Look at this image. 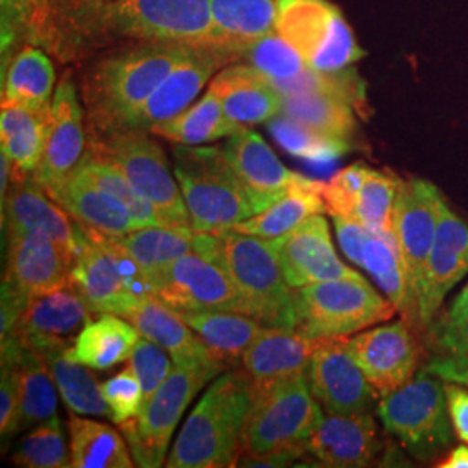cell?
I'll list each match as a JSON object with an SVG mask.
<instances>
[{
  "label": "cell",
  "instance_id": "obj_1",
  "mask_svg": "<svg viewBox=\"0 0 468 468\" xmlns=\"http://www.w3.org/2000/svg\"><path fill=\"white\" fill-rule=\"evenodd\" d=\"M148 42L220 50L210 0H38L25 40L67 67Z\"/></svg>",
  "mask_w": 468,
  "mask_h": 468
},
{
  "label": "cell",
  "instance_id": "obj_2",
  "mask_svg": "<svg viewBox=\"0 0 468 468\" xmlns=\"http://www.w3.org/2000/svg\"><path fill=\"white\" fill-rule=\"evenodd\" d=\"M198 48L148 42L108 50L82 65L80 96L89 134L122 131L168 73Z\"/></svg>",
  "mask_w": 468,
  "mask_h": 468
},
{
  "label": "cell",
  "instance_id": "obj_3",
  "mask_svg": "<svg viewBox=\"0 0 468 468\" xmlns=\"http://www.w3.org/2000/svg\"><path fill=\"white\" fill-rule=\"evenodd\" d=\"M253 398L255 387L245 369L218 377L189 413L165 467H236Z\"/></svg>",
  "mask_w": 468,
  "mask_h": 468
},
{
  "label": "cell",
  "instance_id": "obj_4",
  "mask_svg": "<svg viewBox=\"0 0 468 468\" xmlns=\"http://www.w3.org/2000/svg\"><path fill=\"white\" fill-rule=\"evenodd\" d=\"M195 251L224 269L247 303L249 316L269 328L297 330L295 290L268 239L238 233L197 231Z\"/></svg>",
  "mask_w": 468,
  "mask_h": 468
},
{
  "label": "cell",
  "instance_id": "obj_5",
  "mask_svg": "<svg viewBox=\"0 0 468 468\" xmlns=\"http://www.w3.org/2000/svg\"><path fill=\"white\" fill-rule=\"evenodd\" d=\"M174 174L195 231H229L238 222L257 214L224 148L177 144L174 148Z\"/></svg>",
  "mask_w": 468,
  "mask_h": 468
},
{
  "label": "cell",
  "instance_id": "obj_6",
  "mask_svg": "<svg viewBox=\"0 0 468 468\" xmlns=\"http://www.w3.org/2000/svg\"><path fill=\"white\" fill-rule=\"evenodd\" d=\"M321 415L307 375L257 390L243 431L241 456L292 452L301 458Z\"/></svg>",
  "mask_w": 468,
  "mask_h": 468
},
{
  "label": "cell",
  "instance_id": "obj_7",
  "mask_svg": "<svg viewBox=\"0 0 468 468\" xmlns=\"http://www.w3.org/2000/svg\"><path fill=\"white\" fill-rule=\"evenodd\" d=\"M226 365L218 359L187 365H174L167 380L143 402L134 419L120 423L137 467L165 465L174 431L186 408L212 378H218Z\"/></svg>",
  "mask_w": 468,
  "mask_h": 468
},
{
  "label": "cell",
  "instance_id": "obj_8",
  "mask_svg": "<svg viewBox=\"0 0 468 468\" xmlns=\"http://www.w3.org/2000/svg\"><path fill=\"white\" fill-rule=\"evenodd\" d=\"M87 148L98 153L134 185L170 228H191L183 191L174 179L167 154L151 139L150 131L123 129L112 134L90 135Z\"/></svg>",
  "mask_w": 468,
  "mask_h": 468
},
{
  "label": "cell",
  "instance_id": "obj_9",
  "mask_svg": "<svg viewBox=\"0 0 468 468\" xmlns=\"http://www.w3.org/2000/svg\"><path fill=\"white\" fill-rule=\"evenodd\" d=\"M293 290L297 332L313 338L349 336L398 313L361 274Z\"/></svg>",
  "mask_w": 468,
  "mask_h": 468
},
{
  "label": "cell",
  "instance_id": "obj_10",
  "mask_svg": "<svg viewBox=\"0 0 468 468\" xmlns=\"http://www.w3.org/2000/svg\"><path fill=\"white\" fill-rule=\"evenodd\" d=\"M377 413L385 431L419 460H431L452 444L454 429L444 382L423 368L408 384L384 396Z\"/></svg>",
  "mask_w": 468,
  "mask_h": 468
},
{
  "label": "cell",
  "instance_id": "obj_11",
  "mask_svg": "<svg viewBox=\"0 0 468 468\" xmlns=\"http://www.w3.org/2000/svg\"><path fill=\"white\" fill-rule=\"evenodd\" d=\"M82 231L84 247L75 259L69 284L94 314L125 318L141 299L153 295L150 284L115 238L85 228Z\"/></svg>",
  "mask_w": 468,
  "mask_h": 468
},
{
  "label": "cell",
  "instance_id": "obj_12",
  "mask_svg": "<svg viewBox=\"0 0 468 468\" xmlns=\"http://www.w3.org/2000/svg\"><path fill=\"white\" fill-rule=\"evenodd\" d=\"M276 32L316 71L346 69L367 54L328 0H276Z\"/></svg>",
  "mask_w": 468,
  "mask_h": 468
},
{
  "label": "cell",
  "instance_id": "obj_13",
  "mask_svg": "<svg viewBox=\"0 0 468 468\" xmlns=\"http://www.w3.org/2000/svg\"><path fill=\"white\" fill-rule=\"evenodd\" d=\"M305 375L326 413L368 415L378 408L380 394L354 361L347 336H319Z\"/></svg>",
  "mask_w": 468,
  "mask_h": 468
},
{
  "label": "cell",
  "instance_id": "obj_14",
  "mask_svg": "<svg viewBox=\"0 0 468 468\" xmlns=\"http://www.w3.org/2000/svg\"><path fill=\"white\" fill-rule=\"evenodd\" d=\"M156 299L177 311H220L247 314L249 309L229 274L216 262L189 251L151 283Z\"/></svg>",
  "mask_w": 468,
  "mask_h": 468
},
{
  "label": "cell",
  "instance_id": "obj_15",
  "mask_svg": "<svg viewBox=\"0 0 468 468\" xmlns=\"http://www.w3.org/2000/svg\"><path fill=\"white\" fill-rule=\"evenodd\" d=\"M444 203L446 201L442 200L439 189L429 181H399L394 201L392 231L398 241L411 299L415 302L417 311L423 288L425 264L434 245Z\"/></svg>",
  "mask_w": 468,
  "mask_h": 468
},
{
  "label": "cell",
  "instance_id": "obj_16",
  "mask_svg": "<svg viewBox=\"0 0 468 468\" xmlns=\"http://www.w3.org/2000/svg\"><path fill=\"white\" fill-rule=\"evenodd\" d=\"M92 314L82 295L69 284L28 302L15 328L2 342H15L40 356L67 352L85 324L92 321Z\"/></svg>",
  "mask_w": 468,
  "mask_h": 468
},
{
  "label": "cell",
  "instance_id": "obj_17",
  "mask_svg": "<svg viewBox=\"0 0 468 468\" xmlns=\"http://www.w3.org/2000/svg\"><path fill=\"white\" fill-rule=\"evenodd\" d=\"M75 255L49 234L32 229H9V250L2 284L32 301L71 282Z\"/></svg>",
  "mask_w": 468,
  "mask_h": 468
},
{
  "label": "cell",
  "instance_id": "obj_18",
  "mask_svg": "<svg viewBox=\"0 0 468 468\" xmlns=\"http://www.w3.org/2000/svg\"><path fill=\"white\" fill-rule=\"evenodd\" d=\"M415 332L402 319L349 338L354 361L382 398L415 377L423 354Z\"/></svg>",
  "mask_w": 468,
  "mask_h": 468
},
{
  "label": "cell",
  "instance_id": "obj_19",
  "mask_svg": "<svg viewBox=\"0 0 468 468\" xmlns=\"http://www.w3.org/2000/svg\"><path fill=\"white\" fill-rule=\"evenodd\" d=\"M85 108L68 69L54 90L50 102L49 133L44 156L35 170V181L46 191L68 179L87 151Z\"/></svg>",
  "mask_w": 468,
  "mask_h": 468
},
{
  "label": "cell",
  "instance_id": "obj_20",
  "mask_svg": "<svg viewBox=\"0 0 468 468\" xmlns=\"http://www.w3.org/2000/svg\"><path fill=\"white\" fill-rule=\"evenodd\" d=\"M268 243L292 288L359 276L336 257L326 218L321 214L305 218L292 231Z\"/></svg>",
  "mask_w": 468,
  "mask_h": 468
},
{
  "label": "cell",
  "instance_id": "obj_21",
  "mask_svg": "<svg viewBox=\"0 0 468 468\" xmlns=\"http://www.w3.org/2000/svg\"><path fill=\"white\" fill-rule=\"evenodd\" d=\"M231 63H236V58L229 52L207 48L193 50L189 58L168 73L123 129L151 131L154 125L181 115L198 98L212 75Z\"/></svg>",
  "mask_w": 468,
  "mask_h": 468
},
{
  "label": "cell",
  "instance_id": "obj_22",
  "mask_svg": "<svg viewBox=\"0 0 468 468\" xmlns=\"http://www.w3.org/2000/svg\"><path fill=\"white\" fill-rule=\"evenodd\" d=\"M468 272V224L444 203L434 245L425 264L419 301L420 328L427 330L446 295Z\"/></svg>",
  "mask_w": 468,
  "mask_h": 468
},
{
  "label": "cell",
  "instance_id": "obj_23",
  "mask_svg": "<svg viewBox=\"0 0 468 468\" xmlns=\"http://www.w3.org/2000/svg\"><path fill=\"white\" fill-rule=\"evenodd\" d=\"M222 148L247 187L257 214L280 200L290 189L311 181L284 167L268 143L249 127L231 135Z\"/></svg>",
  "mask_w": 468,
  "mask_h": 468
},
{
  "label": "cell",
  "instance_id": "obj_24",
  "mask_svg": "<svg viewBox=\"0 0 468 468\" xmlns=\"http://www.w3.org/2000/svg\"><path fill=\"white\" fill-rule=\"evenodd\" d=\"M305 450L324 467H367L382 452V441L371 413H328L321 415Z\"/></svg>",
  "mask_w": 468,
  "mask_h": 468
},
{
  "label": "cell",
  "instance_id": "obj_25",
  "mask_svg": "<svg viewBox=\"0 0 468 468\" xmlns=\"http://www.w3.org/2000/svg\"><path fill=\"white\" fill-rule=\"evenodd\" d=\"M5 218L9 229H32L49 234L75 257L84 247L82 228L73 222L67 210L52 200L32 176L11 181L2 210V226H5Z\"/></svg>",
  "mask_w": 468,
  "mask_h": 468
},
{
  "label": "cell",
  "instance_id": "obj_26",
  "mask_svg": "<svg viewBox=\"0 0 468 468\" xmlns=\"http://www.w3.org/2000/svg\"><path fill=\"white\" fill-rule=\"evenodd\" d=\"M224 113L239 127L271 122L283 110V94L257 68L236 61L218 69L210 87Z\"/></svg>",
  "mask_w": 468,
  "mask_h": 468
},
{
  "label": "cell",
  "instance_id": "obj_27",
  "mask_svg": "<svg viewBox=\"0 0 468 468\" xmlns=\"http://www.w3.org/2000/svg\"><path fill=\"white\" fill-rule=\"evenodd\" d=\"M318 338L297 330L269 328L251 342L241 357V368L249 375L257 390L288 378L305 375Z\"/></svg>",
  "mask_w": 468,
  "mask_h": 468
},
{
  "label": "cell",
  "instance_id": "obj_28",
  "mask_svg": "<svg viewBox=\"0 0 468 468\" xmlns=\"http://www.w3.org/2000/svg\"><path fill=\"white\" fill-rule=\"evenodd\" d=\"M50 198L61 205L69 218L85 229L120 238L139 229L125 207L112 195L90 183L82 174H73L61 185L48 189Z\"/></svg>",
  "mask_w": 468,
  "mask_h": 468
},
{
  "label": "cell",
  "instance_id": "obj_29",
  "mask_svg": "<svg viewBox=\"0 0 468 468\" xmlns=\"http://www.w3.org/2000/svg\"><path fill=\"white\" fill-rule=\"evenodd\" d=\"M141 336L162 346L172 356L174 365L214 361L200 336L165 302L148 295L125 316Z\"/></svg>",
  "mask_w": 468,
  "mask_h": 468
},
{
  "label": "cell",
  "instance_id": "obj_30",
  "mask_svg": "<svg viewBox=\"0 0 468 468\" xmlns=\"http://www.w3.org/2000/svg\"><path fill=\"white\" fill-rule=\"evenodd\" d=\"M49 110H30L27 106L2 102L0 146L11 162V181L34 176L40 165L49 133Z\"/></svg>",
  "mask_w": 468,
  "mask_h": 468
},
{
  "label": "cell",
  "instance_id": "obj_31",
  "mask_svg": "<svg viewBox=\"0 0 468 468\" xmlns=\"http://www.w3.org/2000/svg\"><path fill=\"white\" fill-rule=\"evenodd\" d=\"M218 49L239 61L241 52L276 32V0H210Z\"/></svg>",
  "mask_w": 468,
  "mask_h": 468
},
{
  "label": "cell",
  "instance_id": "obj_32",
  "mask_svg": "<svg viewBox=\"0 0 468 468\" xmlns=\"http://www.w3.org/2000/svg\"><path fill=\"white\" fill-rule=\"evenodd\" d=\"M54 84V65L42 48L25 44L2 59V102L49 110Z\"/></svg>",
  "mask_w": 468,
  "mask_h": 468
},
{
  "label": "cell",
  "instance_id": "obj_33",
  "mask_svg": "<svg viewBox=\"0 0 468 468\" xmlns=\"http://www.w3.org/2000/svg\"><path fill=\"white\" fill-rule=\"evenodd\" d=\"M2 363H9L16 369L19 429L23 431L52 419L58 408V387L46 357L5 340L2 342Z\"/></svg>",
  "mask_w": 468,
  "mask_h": 468
},
{
  "label": "cell",
  "instance_id": "obj_34",
  "mask_svg": "<svg viewBox=\"0 0 468 468\" xmlns=\"http://www.w3.org/2000/svg\"><path fill=\"white\" fill-rule=\"evenodd\" d=\"M139 332L129 319L101 314L85 324L65 356L87 368L104 371L127 361L134 352Z\"/></svg>",
  "mask_w": 468,
  "mask_h": 468
},
{
  "label": "cell",
  "instance_id": "obj_35",
  "mask_svg": "<svg viewBox=\"0 0 468 468\" xmlns=\"http://www.w3.org/2000/svg\"><path fill=\"white\" fill-rule=\"evenodd\" d=\"M359 268L368 271L373 282H377L387 299L394 303L398 313H401L402 319L415 330H421L419 311L411 299L406 269L394 233L369 231Z\"/></svg>",
  "mask_w": 468,
  "mask_h": 468
},
{
  "label": "cell",
  "instance_id": "obj_36",
  "mask_svg": "<svg viewBox=\"0 0 468 468\" xmlns=\"http://www.w3.org/2000/svg\"><path fill=\"white\" fill-rule=\"evenodd\" d=\"M177 314L197 332L210 354L224 365L241 361L249 346L266 328L257 319L238 313L177 311Z\"/></svg>",
  "mask_w": 468,
  "mask_h": 468
},
{
  "label": "cell",
  "instance_id": "obj_37",
  "mask_svg": "<svg viewBox=\"0 0 468 468\" xmlns=\"http://www.w3.org/2000/svg\"><path fill=\"white\" fill-rule=\"evenodd\" d=\"M118 247L125 251L141 269L148 284L165 269L189 251H195L197 231L193 228L150 226L115 238ZM153 293V292H151Z\"/></svg>",
  "mask_w": 468,
  "mask_h": 468
},
{
  "label": "cell",
  "instance_id": "obj_38",
  "mask_svg": "<svg viewBox=\"0 0 468 468\" xmlns=\"http://www.w3.org/2000/svg\"><path fill=\"white\" fill-rule=\"evenodd\" d=\"M323 183L309 181L307 185L290 189L280 200L269 205L266 210L245 218L234 226V231L262 239H274L297 228L305 218L326 212L321 197Z\"/></svg>",
  "mask_w": 468,
  "mask_h": 468
},
{
  "label": "cell",
  "instance_id": "obj_39",
  "mask_svg": "<svg viewBox=\"0 0 468 468\" xmlns=\"http://www.w3.org/2000/svg\"><path fill=\"white\" fill-rule=\"evenodd\" d=\"M243 129L247 127H239L228 118L218 94L208 89L197 104L185 110L181 115L154 125L150 133L176 144L198 146L222 137H231Z\"/></svg>",
  "mask_w": 468,
  "mask_h": 468
},
{
  "label": "cell",
  "instance_id": "obj_40",
  "mask_svg": "<svg viewBox=\"0 0 468 468\" xmlns=\"http://www.w3.org/2000/svg\"><path fill=\"white\" fill-rule=\"evenodd\" d=\"M69 435L73 468H131L135 465L122 434L104 423L73 415L69 419Z\"/></svg>",
  "mask_w": 468,
  "mask_h": 468
},
{
  "label": "cell",
  "instance_id": "obj_41",
  "mask_svg": "<svg viewBox=\"0 0 468 468\" xmlns=\"http://www.w3.org/2000/svg\"><path fill=\"white\" fill-rule=\"evenodd\" d=\"M354 110L349 101L334 94L303 92L283 96L282 113L319 134L351 143L356 133Z\"/></svg>",
  "mask_w": 468,
  "mask_h": 468
},
{
  "label": "cell",
  "instance_id": "obj_42",
  "mask_svg": "<svg viewBox=\"0 0 468 468\" xmlns=\"http://www.w3.org/2000/svg\"><path fill=\"white\" fill-rule=\"evenodd\" d=\"M44 357L49 365L58 392L73 415L112 419V410L102 398L101 384L87 367L69 361L65 352H50Z\"/></svg>",
  "mask_w": 468,
  "mask_h": 468
},
{
  "label": "cell",
  "instance_id": "obj_43",
  "mask_svg": "<svg viewBox=\"0 0 468 468\" xmlns=\"http://www.w3.org/2000/svg\"><path fill=\"white\" fill-rule=\"evenodd\" d=\"M75 170L120 201L139 228L165 226L154 207L135 189L134 185L112 162H108L90 148H87L84 158Z\"/></svg>",
  "mask_w": 468,
  "mask_h": 468
},
{
  "label": "cell",
  "instance_id": "obj_44",
  "mask_svg": "<svg viewBox=\"0 0 468 468\" xmlns=\"http://www.w3.org/2000/svg\"><path fill=\"white\" fill-rule=\"evenodd\" d=\"M425 332L429 363L468 369V284Z\"/></svg>",
  "mask_w": 468,
  "mask_h": 468
},
{
  "label": "cell",
  "instance_id": "obj_45",
  "mask_svg": "<svg viewBox=\"0 0 468 468\" xmlns=\"http://www.w3.org/2000/svg\"><path fill=\"white\" fill-rule=\"evenodd\" d=\"M269 131L283 150L313 164L334 162L351 150V143L319 134L283 113L269 122Z\"/></svg>",
  "mask_w": 468,
  "mask_h": 468
},
{
  "label": "cell",
  "instance_id": "obj_46",
  "mask_svg": "<svg viewBox=\"0 0 468 468\" xmlns=\"http://www.w3.org/2000/svg\"><path fill=\"white\" fill-rule=\"evenodd\" d=\"M398 187V177L371 168L365 183L354 197L352 218L365 224L371 231L394 233L392 214Z\"/></svg>",
  "mask_w": 468,
  "mask_h": 468
},
{
  "label": "cell",
  "instance_id": "obj_47",
  "mask_svg": "<svg viewBox=\"0 0 468 468\" xmlns=\"http://www.w3.org/2000/svg\"><path fill=\"white\" fill-rule=\"evenodd\" d=\"M11 462L23 468L71 467V452H68L59 419L54 415L35 425L34 431L19 441Z\"/></svg>",
  "mask_w": 468,
  "mask_h": 468
},
{
  "label": "cell",
  "instance_id": "obj_48",
  "mask_svg": "<svg viewBox=\"0 0 468 468\" xmlns=\"http://www.w3.org/2000/svg\"><path fill=\"white\" fill-rule=\"evenodd\" d=\"M239 61L257 68L271 79L272 84L290 80L307 69L301 54L290 46L278 32L264 37L251 48L241 52Z\"/></svg>",
  "mask_w": 468,
  "mask_h": 468
},
{
  "label": "cell",
  "instance_id": "obj_49",
  "mask_svg": "<svg viewBox=\"0 0 468 468\" xmlns=\"http://www.w3.org/2000/svg\"><path fill=\"white\" fill-rule=\"evenodd\" d=\"M101 390L112 410V420L117 425L134 419L144 402V390L133 367L122 369L118 375L101 384Z\"/></svg>",
  "mask_w": 468,
  "mask_h": 468
},
{
  "label": "cell",
  "instance_id": "obj_50",
  "mask_svg": "<svg viewBox=\"0 0 468 468\" xmlns=\"http://www.w3.org/2000/svg\"><path fill=\"white\" fill-rule=\"evenodd\" d=\"M129 367H133L137 378L141 380L143 390H144V401L150 399L151 396L156 392V388L167 380L172 371V363L168 359L167 351L144 336L137 340L134 352L129 357Z\"/></svg>",
  "mask_w": 468,
  "mask_h": 468
},
{
  "label": "cell",
  "instance_id": "obj_51",
  "mask_svg": "<svg viewBox=\"0 0 468 468\" xmlns=\"http://www.w3.org/2000/svg\"><path fill=\"white\" fill-rule=\"evenodd\" d=\"M38 0H0L2 59L11 56L17 46H25Z\"/></svg>",
  "mask_w": 468,
  "mask_h": 468
},
{
  "label": "cell",
  "instance_id": "obj_52",
  "mask_svg": "<svg viewBox=\"0 0 468 468\" xmlns=\"http://www.w3.org/2000/svg\"><path fill=\"white\" fill-rule=\"evenodd\" d=\"M19 388L16 369L9 363H2L0 375V432L2 439H9L19 432Z\"/></svg>",
  "mask_w": 468,
  "mask_h": 468
},
{
  "label": "cell",
  "instance_id": "obj_53",
  "mask_svg": "<svg viewBox=\"0 0 468 468\" xmlns=\"http://www.w3.org/2000/svg\"><path fill=\"white\" fill-rule=\"evenodd\" d=\"M334 224L342 250L349 257L351 262L359 266L363 247L367 243V238L371 229H368L365 224L349 218H334Z\"/></svg>",
  "mask_w": 468,
  "mask_h": 468
},
{
  "label": "cell",
  "instance_id": "obj_54",
  "mask_svg": "<svg viewBox=\"0 0 468 468\" xmlns=\"http://www.w3.org/2000/svg\"><path fill=\"white\" fill-rule=\"evenodd\" d=\"M444 388L454 434L468 444V387L454 382H444Z\"/></svg>",
  "mask_w": 468,
  "mask_h": 468
},
{
  "label": "cell",
  "instance_id": "obj_55",
  "mask_svg": "<svg viewBox=\"0 0 468 468\" xmlns=\"http://www.w3.org/2000/svg\"><path fill=\"white\" fill-rule=\"evenodd\" d=\"M421 368L435 377H439L442 382H454V384L467 385L468 387V369L458 368V367H448V365H437V363H425Z\"/></svg>",
  "mask_w": 468,
  "mask_h": 468
},
{
  "label": "cell",
  "instance_id": "obj_56",
  "mask_svg": "<svg viewBox=\"0 0 468 468\" xmlns=\"http://www.w3.org/2000/svg\"><path fill=\"white\" fill-rule=\"evenodd\" d=\"M437 467L441 468H468V444L456 446Z\"/></svg>",
  "mask_w": 468,
  "mask_h": 468
}]
</instances>
